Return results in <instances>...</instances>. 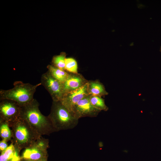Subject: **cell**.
Instances as JSON below:
<instances>
[{
  "instance_id": "6da1fadb",
  "label": "cell",
  "mask_w": 161,
  "mask_h": 161,
  "mask_svg": "<svg viewBox=\"0 0 161 161\" xmlns=\"http://www.w3.org/2000/svg\"><path fill=\"white\" fill-rule=\"evenodd\" d=\"M39 103L33 99L27 104L21 106L20 117L25 120L39 135H49L56 131L48 116L40 111Z\"/></svg>"
},
{
  "instance_id": "7a4b0ae2",
  "label": "cell",
  "mask_w": 161,
  "mask_h": 161,
  "mask_svg": "<svg viewBox=\"0 0 161 161\" xmlns=\"http://www.w3.org/2000/svg\"><path fill=\"white\" fill-rule=\"evenodd\" d=\"M11 128L12 137L11 142L20 151L28 147L40 136L24 120L20 117L13 123Z\"/></svg>"
},
{
  "instance_id": "3957f363",
  "label": "cell",
  "mask_w": 161,
  "mask_h": 161,
  "mask_svg": "<svg viewBox=\"0 0 161 161\" xmlns=\"http://www.w3.org/2000/svg\"><path fill=\"white\" fill-rule=\"evenodd\" d=\"M47 116L56 131L72 129L78 122L79 119L60 101H52L50 113Z\"/></svg>"
},
{
  "instance_id": "277c9868",
  "label": "cell",
  "mask_w": 161,
  "mask_h": 161,
  "mask_svg": "<svg viewBox=\"0 0 161 161\" xmlns=\"http://www.w3.org/2000/svg\"><path fill=\"white\" fill-rule=\"evenodd\" d=\"M41 85L39 83L35 85L16 81L13 83L14 87L7 90H0V99H7L16 102L20 106L31 102L38 87Z\"/></svg>"
},
{
  "instance_id": "5b68a950",
  "label": "cell",
  "mask_w": 161,
  "mask_h": 161,
  "mask_svg": "<svg viewBox=\"0 0 161 161\" xmlns=\"http://www.w3.org/2000/svg\"><path fill=\"white\" fill-rule=\"evenodd\" d=\"M49 147V140L41 136L24 149L21 156V159L28 161H37L48 157L47 149Z\"/></svg>"
},
{
  "instance_id": "8992f818",
  "label": "cell",
  "mask_w": 161,
  "mask_h": 161,
  "mask_svg": "<svg viewBox=\"0 0 161 161\" xmlns=\"http://www.w3.org/2000/svg\"><path fill=\"white\" fill-rule=\"evenodd\" d=\"M21 106L16 102L7 99L0 100V120L7 122L9 126L20 117Z\"/></svg>"
},
{
  "instance_id": "52a82bcc",
  "label": "cell",
  "mask_w": 161,
  "mask_h": 161,
  "mask_svg": "<svg viewBox=\"0 0 161 161\" xmlns=\"http://www.w3.org/2000/svg\"><path fill=\"white\" fill-rule=\"evenodd\" d=\"M41 83L48 92L52 101L60 100L63 95L62 83L53 77L48 71L42 75Z\"/></svg>"
},
{
  "instance_id": "ba28073f",
  "label": "cell",
  "mask_w": 161,
  "mask_h": 161,
  "mask_svg": "<svg viewBox=\"0 0 161 161\" xmlns=\"http://www.w3.org/2000/svg\"><path fill=\"white\" fill-rule=\"evenodd\" d=\"M88 83L78 89L63 94L60 101L70 112H72L74 106L79 101L89 95L87 91Z\"/></svg>"
},
{
  "instance_id": "9c48e42d",
  "label": "cell",
  "mask_w": 161,
  "mask_h": 161,
  "mask_svg": "<svg viewBox=\"0 0 161 161\" xmlns=\"http://www.w3.org/2000/svg\"><path fill=\"white\" fill-rule=\"evenodd\" d=\"M90 96H87L79 101L73 109L72 113L78 119L84 117H97L101 111L91 104L89 100Z\"/></svg>"
},
{
  "instance_id": "30bf717a",
  "label": "cell",
  "mask_w": 161,
  "mask_h": 161,
  "mask_svg": "<svg viewBox=\"0 0 161 161\" xmlns=\"http://www.w3.org/2000/svg\"><path fill=\"white\" fill-rule=\"evenodd\" d=\"M88 81L80 74L69 72L67 79L62 83L63 94L81 87Z\"/></svg>"
},
{
  "instance_id": "8fae6325",
  "label": "cell",
  "mask_w": 161,
  "mask_h": 161,
  "mask_svg": "<svg viewBox=\"0 0 161 161\" xmlns=\"http://www.w3.org/2000/svg\"><path fill=\"white\" fill-rule=\"evenodd\" d=\"M20 151L11 142L5 150L1 153L0 161H21Z\"/></svg>"
},
{
  "instance_id": "7c38bea8",
  "label": "cell",
  "mask_w": 161,
  "mask_h": 161,
  "mask_svg": "<svg viewBox=\"0 0 161 161\" xmlns=\"http://www.w3.org/2000/svg\"><path fill=\"white\" fill-rule=\"evenodd\" d=\"M87 91L89 95L100 97L108 94L103 85L98 80L88 81Z\"/></svg>"
},
{
  "instance_id": "4fadbf2b",
  "label": "cell",
  "mask_w": 161,
  "mask_h": 161,
  "mask_svg": "<svg viewBox=\"0 0 161 161\" xmlns=\"http://www.w3.org/2000/svg\"><path fill=\"white\" fill-rule=\"evenodd\" d=\"M47 68L48 71L51 75L62 83L65 81L69 75V72L60 69L52 65H48Z\"/></svg>"
},
{
  "instance_id": "5bb4252c",
  "label": "cell",
  "mask_w": 161,
  "mask_h": 161,
  "mask_svg": "<svg viewBox=\"0 0 161 161\" xmlns=\"http://www.w3.org/2000/svg\"><path fill=\"white\" fill-rule=\"evenodd\" d=\"M0 136L2 140L7 142L11 140L12 137L11 130L8 123L0 120Z\"/></svg>"
},
{
  "instance_id": "9a60e30c",
  "label": "cell",
  "mask_w": 161,
  "mask_h": 161,
  "mask_svg": "<svg viewBox=\"0 0 161 161\" xmlns=\"http://www.w3.org/2000/svg\"><path fill=\"white\" fill-rule=\"evenodd\" d=\"M89 100L94 107L100 111H106L109 109L105 103L104 100L101 97L90 95Z\"/></svg>"
},
{
  "instance_id": "2e32d148",
  "label": "cell",
  "mask_w": 161,
  "mask_h": 161,
  "mask_svg": "<svg viewBox=\"0 0 161 161\" xmlns=\"http://www.w3.org/2000/svg\"><path fill=\"white\" fill-rule=\"evenodd\" d=\"M66 56V53L62 52L59 55L54 56L52 60V65L60 69L65 70Z\"/></svg>"
},
{
  "instance_id": "e0dca14e",
  "label": "cell",
  "mask_w": 161,
  "mask_h": 161,
  "mask_svg": "<svg viewBox=\"0 0 161 161\" xmlns=\"http://www.w3.org/2000/svg\"><path fill=\"white\" fill-rule=\"evenodd\" d=\"M78 64L76 61L71 58H66L65 61V69L68 72L78 73Z\"/></svg>"
},
{
  "instance_id": "ac0fdd59",
  "label": "cell",
  "mask_w": 161,
  "mask_h": 161,
  "mask_svg": "<svg viewBox=\"0 0 161 161\" xmlns=\"http://www.w3.org/2000/svg\"><path fill=\"white\" fill-rule=\"evenodd\" d=\"M7 141L2 140L0 142V151L1 152L5 150L8 147Z\"/></svg>"
},
{
  "instance_id": "d6986e66",
  "label": "cell",
  "mask_w": 161,
  "mask_h": 161,
  "mask_svg": "<svg viewBox=\"0 0 161 161\" xmlns=\"http://www.w3.org/2000/svg\"><path fill=\"white\" fill-rule=\"evenodd\" d=\"M48 157L44 158L37 161H47Z\"/></svg>"
},
{
  "instance_id": "ffe728a7",
  "label": "cell",
  "mask_w": 161,
  "mask_h": 161,
  "mask_svg": "<svg viewBox=\"0 0 161 161\" xmlns=\"http://www.w3.org/2000/svg\"><path fill=\"white\" fill-rule=\"evenodd\" d=\"M21 161H27V160H23V159H21Z\"/></svg>"
},
{
  "instance_id": "44dd1931",
  "label": "cell",
  "mask_w": 161,
  "mask_h": 161,
  "mask_svg": "<svg viewBox=\"0 0 161 161\" xmlns=\"http://www.w3.org/2000/svg\"><path fill=\"white\" fill-rule=\"evenodd\" d=\"M160 51L161 52V46H160Z\"/></svg>"
}]
</instances>
